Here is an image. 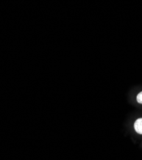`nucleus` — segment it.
<instances>
[{
    "label": "nucleus",
    "instance_id": "1",
    "mask_svg": "<svg viewBox=\"0 0 142 160\" xmlns=\"http://www.w3.org/2000/svg\"><path fill=\"white\" fill-rule=\"evenodd\" d=\"M134 128L136 132L142 135V118L136 120L134 124Z\"/></svg>",
    "mask_w": 142,
    "mask_h": 160
},
{
    "label": "nucleus",
    "instance_id": "2",
    "mask_svg": "<svg viewBox=\"0 0 142 160\" xmlns=\"http://www.w3.org/2000/svg\"><path fill=\"white\" fill-rule=\"evenodd\" d=\"M136 100L138 103L142 104V91L141 92H140L139 94L137 95Z\"/></svg>",
    "mask_w": 142,
    "mask_h": 160
}]
</instances>
